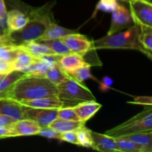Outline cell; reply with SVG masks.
<instances>
[{"label": "cell", "mask_w": 152, "mask_h": 152, "mask_svg": "<svg viewBox=\"0 0 152 152\" xmlns=\"http://www.w3.org/2000/svg\"><path fill=\"white\" fill-rule=\"evenodd\" d=\"M57 86L45 77L28 76L18 80L8 90L0 95L19 102L43 97H58Z\"/></svg>", "instance_id": "obj_1"}, {"label": "cell", "mask_w": 152, "mask_h": 152, "mask_svg": "<svg viewBox=\"0 0 152 152\" xmlns=\"http://www.w3.org/2000/svg\"><path fill=\"white\" fill-rule=\"evenodd\" d=\"M140 26L134 25L123 32L108 35L91 41V50L97 49H132L142 52L151 59L150 54L139 41Z\"/></svg>", "instance_id": "obj_2"}, {"label": "cell", "mask_w": 152, "mask_h": 152, "mask_svg": "<svg viewBox=\"0 0 152 152\" xmlns=\"http://www.w3.org/2000/svg\"><path fill=\"white\" fill-rule=\"evenodd\" d=\"M51 22L48 13L42 10H36L30 15L28 23L22 29L10 33L9 36L16 45L25 42L37 41Z\"/></svg>", "instance_id": "obj_3"}, {"label": "cell", "mask_w": 152, "mask_h": 152, "mask_svg": "<svg viewBox=\"0 0 152 152\" xmlns=\"http://www.w3.org/2000/svg\"><path fill=\"white\" fill-rule=\"evenodd\" d=\"M152 130V108L148 106L127 121L105 132L113 137Z\"/></svg>", "instance_id": "obj_4"}, {"label": "cell", "mask_w": 152, "mask_h": 152, "mask_svg": "<svg viewBox=\"0 0 152 152\" xmlns=\"http://www.w3.org/2000/svg\"><path fill=\"white\" fill-rule=\"evenodd\" d=\"M57 88L59 91L58 97L65 102V106L68 103L75 105L80 102L96 100V98L88 88L71 77L58 85Z\"/></svg>", "instance_id": "obj_5"}, {"label": "cell", "mask_w": 152, "mask_h": 152, "mask_svg": "<svg viewBox=\"0 0 152 152\" xmlns=\"http://www.w3.org/2000/svg\"><path fill=\"white\" fill-rule=\"evenodd\" d=\"M129 4L134 25L152 27V3L146 0H129Z\"/></svg>", "instance_id": "obj_6"}, {"label": "cell", "mask_w": 152, "mask_h": 152, "mask_svg": "<svg viewBox=\"0 0 152 152\" xmlns=\"http://www.w3.org/2000/svg\"><path fill=\"white\" fill-rule=\"evenodd\" d=\"M111 13L112 17L108 35L120 32L122 30L129 28L134 25L130 11L124 5L117 4Z\"/></svg>", "instance_id": "obj_7"}, {"label": "cell", "mask_w": 152, "mask_h": 152, "mask_svg": "<svg viewBox=\"0 0 152 152\" xmlns=\"http://www.w3.org/2000/svg\"><path fill=\"white\" fill-rule=\"evenodd\" d=\"M72 53H78L84 56L91 50V41L86 36L79 33L68 34L59 39Z\"/></svg>", "instance_id": "obj_8"}, {"label": "cell", "mask_w": 152, "mask_h": 152, "mask_svg": "<svg viewBox=\"0 0 152 152\" xmlns=\"http://www.w3.org/2000/svg\"><path fill=\"white\" fill-rule=\"evenodd\" d=\"M58 108H36L26 107L24 111L25 119L34 120L39 126H48L57 118Z\"/></svg>", "instance_id": "obj_9"}, {"label": "cell", "mask_w": 152, "mask_h": 152, "mask_svg": "<svg viewBox=\"0 0 152 152\" xmlns=\"http://www.w3.org/2000/svg\"><path fill=\"white\" fill-rule=\"evenodd\" d=\"M26 106L20 102L6 97H0V114L8 116L16 120L25 119L24 111Z\"/></svg>", "instance_id": "obj_10"}, {"label": "cell", "mask_w": 152, "mask_h": 152, "mask_svg": "<svg viewBox=\"0 0 152 152\" xmlns=\"http://www.w3.org/2000/svg\"><path fill=\"white\" fill-rule=\"evenodd\" d=\"M91 148L102 152H119L114 137L108 134L91 132Z\"/></svg>", "instance_id": "obj_11"}, {"label": "cell", "mask_w": 152, "mask_h": 152, "mask_svg": "<svg viewBox=\"0 0 152 152\" xmlns=\"http://www.w3.org/2000/svg\"><path fill=\"white\" fill-rule=\"evenodd\" d=\"M40 128L41 126L34 120L22 119L16 120L9 127V129H11L16 134V137H19L38 135Z\"/></svg>", "instance_id": "obj_12"}, {"label": "cell", "mask_w": 152, "mask_h": 152, "mask_svg": "<svg viewBox=\"0 0 152 152\" xmlns=\"http://www.w3.org/2000/svg\"><path fill=\"white\" fill-rule=\"evenodd\" d=\"M72 107L80 120L82 122L86 123L100 109L102 105L96 102V100H91L80 102Z\"/></svg>", "instance_id": "obj_13"}, {"label": "cell", "mask_w": 152, "mask_h": 152, "mask_svg": "<svg viewBox=\"0 0 152 152\" xmlns=\"http://www.w3.org/2000/svg\"><path fill=\"white\" fill-rule=\"evenodd\" d=\"M86 63L87 62L85 61L83 56L72 52L62 55L59 62L61 68L68 74H71Z\"/></svg>", "instance_id": "obj_14"}, {"label": "cell", "mask_w": 152, "mask_h": 152, "mask_svg": "<svg viewBox=\"0 0 152 152\" xmlns=\"http://www.w3.org/2000/svg\"><path fill=\"white\" fill-rule=\"evenodd\" d=\"M19 102L26 107L36 108H60L65 106V102L59 99V97H43L19 101Z\"/></svg>", "instance_id": "obj_15"}, {"label": "cell", "mask_w": 152, "mask_h": 152, "mask_svg": "<svg viewBox=\"0 0 152 152\" xmlns=\"http://www.w3.org/2000/svg\"><path fill=\"white\" fill-rule=\"evenodd\" d=\"M17 46L20 50L26 52L27 53L35 58H39L45 55L54 53L47 45H45L42 42H25L17 45Z\"/></svg>", "instance_id": "obj_16"}, {"label": "cell", "mask_w": 152, "mask_h": 152, "mask_svg": "<svg viewBox=\"0 0 152 152\" xmlns=\"http://www.w3.org/2000/svg\"><path fill=\"white\" fill-rule=\"evenodd\" d=\"M29 20L26 16L19 10H12L7 12V30L8 34L22 29Z\"/></svg>", "instance_id": "obj_17"}, {"label": "cell", "mask_w": 152, "mask_h": 152, "mask_svg": "<svg viewBox=\"0 0 152 152\" xmlns=\"http://www.w3.org/2000/svg\"><path fill=\"white\" fill-rule=\"evenodd\" d=\"M74 33H77V31H75V30H71L63 28L62 26H59V25L56 24L55 22H51L48 25L44 34L37 41L41 42L44 41V40L57 39H61L64 36L74 34Z\"/></svg>", "instance_id": "obj_18"}, {"label": "cell", "mask_w": 152, "mask_h": 152, "mask_svg": "<svg viewBox=\"0 0 152 152\" xmlns=\"http://www.w3.org/2000/svg\"><path fill=\"white\" fill-rule=\"evenodd\" d=\"M122 137L124 139L129 140L135 143L140 145L143 147L147 152L152 151V130L146 131V132H137V133L132 134L129 135H124L122 137Z\"/></svg>", "instance_id": "obj_19"}, {"label": "cell", "mask_w": 152, "mask_h": 152, "mask_svg": "<svg viewBox=\"0 0 152 152\" xmlns=\"http://www.w3.org/2000/svg\"><path fill=\"white\" fill-rule=\"evenodd\" d=\"M85 125H86V123L84 122L71 121V120H63V119L57 117L48 126H50L59 134H62L67 132H70V131H77V129Z\"/></svg>", "instance_id": "obj_20"}, {"label": "cell", "mask_w": 152, "mask_h": 152, "mask_svg": "<svg viewBox=\"0 0 152 152\" xmlns=\"http://www.w3.org/2000/svg\"><path fill=\"white\" fill-rule=\"evenodd\" d=\"M37 61V58L33 57L30 54L27 53L26 52L20 50L17 53L15 59L12 62L13 70H17L25 74L28 71V68L35 63Z\"/></svg>", "instance_id": "obj_21"}, {"label": "cell", "mask_w": 152, "mask_h": 152, "mask_svg": "<svg viewBox=\"0 0 152 152\" xmlns=\"http://www.w3.org/2000/svg\"><path fill=\"white\" fill-rule=\"evenodd\" d=\"M70 76L61 68L59 64H56L49 68L45 76V78H47L49 81L56 86L63 83Z\"/></svg>", "instance_id": "obj_22"}, {"label": "cell", "mask_w": 152, "mask_h": 152, "mask_svg": "<svg viewBox=\"0 0 152 152\" xmlns=\"http://www.w3.org/2000/svg\"><path fill=\"white\" fill-rule=\"evenodd\" d=\"M25 73L17 70H13L6 74L0 81V95L8 90L18 80L25 75Z\"/></svg>", "instance_id": "obj_23"}, {"label": "cell", "mask_w": 152, "mask_h": 152, "mask_svg": "<svg viewBox=\"0 0 152 152\" xmlns=\"http://www.w3.org/2000/svg\"><path fill=\"white\" fill-rule=\"evenodd\" d=\"M114 140L119 152H147L143 147L129 140L122 137H114Z\"/></svg>", "instance_id": "obj_24"}, {"label": "cell", "mask_w": 152, "mask_h": 152, "mask_svg": "<svg viewBox=\"0 0 152 152\" xmlns=\"http://www.w3.org/2000/svg\"><path fill=\"white\" fill-rule=\"evenodd\" d=\"M139 41L142 47L152 55V27L140 26Z\"/></svg>", "instance_id": "obj_25"}, {"label": "cell", "mask_w": 152, "mask_h": 152, "mask_svg": "<svg viewBox=\"0 0 152 152\" xmlns=\"http://www.w3.org/2000/svg\"><path fill=\"white\" fill-rule=\"evenodd\" d=\"M77 138L79 141L80 146L85 147V148H91L92 146V136L91 130L86 127V125L82 126L77 131Z\"/></svg>", "instance_id": "obj_26"}, {"label": "cell", "mask_w": 152, "mask_h": 152, "mask_svg": "<svg viewBox=\"0 0 152 152\" xmlns=\"http://www.w3.org/2000/svg\"><path fill=\"white\" fill-rule=\"evenodd\" d=\"M91 64L86 63V65L79 68L78 69H77L68 75L75 80L78 81L79 83H83V82L86 81V80L95 79L91 74Z\"/></svg>", "instance_id": "obj_27"}, {"label": "cell", "mask_w": 152, "mask_h": 152, "mask_svg": "<svg viewBox=\"0 0 152 152\" xmlns=\"http://www.w3.org/2000/svg\"><path fill=\"white\" fill-rule=\"evenodd\" d=\"M41 42L44 43L45 45H47L56 54L65 55L67 54V53H71L69 49L66 47V45L59 39H57L44 40V41Z\"/></svg>", "instance_id": "obj_28"}, {"label": "cell", "mask_w": 152, "mask_h": 152, "mask_svg": "<svg viewBox=\"0 0 152 152\" xmlns=\"http://www.w3.org/2000/svg\"><path fill=\"white\" fill-rule=\"evenodd\" d=\"M20 49L16 45H0V59L13 62Z\"/></svg>", "instance_id": "obj_29"}, {"label": "cell", "mask_w": 152, "mask_h": 152, "mask_svg": "<svg viewBox=\"0 0 152 152\" xmlns=\"http://www.w3.org/2000/svg\"><path fill=\"white\" fill-rule=\"evenodd\" d=\"M57 117L71 121H81L72 106H65L58 108Z\"/></svg>", "instance_id": "obj_30"}, {"label": "cell", "mask_w": 152, "mask_h": 152, "mask_svg": "<svg viewBox=\"0 0 152 152\" xmlns=\"http://www.w3.org/2000/svg\"><path fill=\"white\" fill-rule=\"evenodd\" d=\"M117 4V0H99L96 9L105 12H112Z\"/></svg>", "instance_id": "obj_31"}, {"label": "cell", "mask_w": 152, "mask_h": 152, "mask_svg": "<svg viewBox=\"0 0 152 152\" xmlns=\"http://www.w3.org/2000/svg\"><path fill=\"white\" fill-rule=\"evenodd\" d=\"M38 135L44 137L50 138V139L59 140V137H60V134L53 130L50 126H43V127L40 128Z\"/></svg>", "instance_id": "obj_32"}, {"label": "cell", "mask_w": 152, "mask_h": 152, "mask_svg": "<svg viewBox=\"0 0 152 152\" xmlns=\"http://www.w3.org/2000/svg\"><path fill=\"white\" fill-rule=\"evenodd\" d=\"M59 140L62 141H65V142H70V143L75 144V145H79V141L76 131H70V132H65V133L60 134Z\"/></svg>", "instance_id": "obj_33"}, {"label": "cell", "mask_w": 152, "mask_h": 152, "mask_svg": "<svg viewBox=\"0 0 152 152\" xmlns=\"http://www.w3.org/2000/svg\"><path fill=\"white\" fill-rule=\"evenodd\" d=\"M128 103L151 106L152 98L151 96H137V97L134 98L133 101H129V102H128Z\"/></svg>", "instance_id": "obj_34"}, {"label": "cell", "mask_w": 152, "mask_h": 152, "mask_svg": "<svg viewBox=\"0 0 152 152\" xmlns=\"http://www.w3.org/2000/svg\"><path fill=\"white\" fill-rule=\"evenodd\" d=\"M12 71H13V68L11 62L0 59V73L1 74H8Z\"/></svg>", "instance_id": "obj_35"}, {"label": "cell", "mask_w": 152, "mask_h": 152, "mask_svg": "<svg viewBox=\"0 0 152 152\" xmlns=\"http://www.w3.org/2000/svg\"><path fill=\"white\" fill-rule=\"evenodd\" d=\"M113 80L111 78L108 77H105L102 78V80H101V82L99 83V89H100L102 91H106L107 90H108L109 88H111V86H112Z\"/></svg>", "instance_id": "obj_36"}, {"label": "cell", "mask_w": 152, "mask_h": 152, "mask_svg": "<svg viewBox=\"0 0 152 152\" xmlns=\"http://www.w3.org/2000/svg\"><path fill=\"white\" fill-rule=\"evenodd\" d=\"M16 121V120H15V119L11 118L8 116L0 114V127L9 128Z\"/></svg>", "instance_id": "obj_37"}, {"label": "cell", "mask_w": 152, "mask_h": 152, "mask_svg": "<svg viewBox=\"0 0 152 152\" xmlns=\"http://www.w3.org/2000/svg\"><path fill=\"white\" fill-rule=\"evenodd\" d=\"M16 137V134L10 129L6 127H0V139L13 137Z\"/></svg>", "instance_id": "obj_38"}, {"label": "cell", "mask_w": 152, "mask_h": 152, "mask_svg": "<svg viewBox=\"0 0 152 152\" xmlns=\"http://www.w3.org/2000/svg\"><path fill=\"white\" fill-rule=\"evenodd\" d=\"M6 21H7V13H0V30L7 32Z\"/></svg>", "instance_id": "obj_39"}, {"label": "cell", "mask_w": 152, "mask_h": 152, "mask_svg": "<svg viewBox=\"0 0 152 152\" xmlns=\"http://www.w3.org/2000/svg\"><path fill=\"white\" fill-rule=\"evenodd\" d=\"M11 45L14 44L10 39L9 34L2 36V37H0V45Z\"/></svg>", "instance_id": "obj_40"}, {"label": "cell", "mask_w": 152, "mask_h": 152, "mask_svg": "<svg viewBox=\"0 0 152 152\" xmlns=\"http://www.w3.org/2000/svg\"><path fill=\"white\" fill-rule=\"evenodd\" d=\"M7 8H6L4 0H0V13H7Z\"/></svg>", "instance_id": "obj_41"}, {"label": "cell", "mask_w": 152, "mask_h": 152, "mask_svg": "<svg viewBox=\"0 0 152 152\" xmlns=\"http://www.w3.org/2000/svg\"><path fill=\"white\" fill-rule=\"evenodd\" d=\"M6 34H8V33L4 31H2V30H0V37H2V36L6 35Z\"/></svg>", "instance_id": "obj_42"}, {"label": "cell", "mask_w": 152, "mask_h": 152, "mask_svg": "<svg viewBox=\"0 0 152 152\" xmlns=\"http://www.w3.org/2000/svg\"><path fill=\"white\" fill-rule=\"evenodd\" d=\"M4 75H5V74H1V73H0V81H1V79H2L3 77H4Z\"/></svg>", "instance_id": "obj_43"}, {"label": "cell", "mask_w": 152, "mask_h": 152, "mask_svg": "<svg viewBox=\"0 0 152 152\" xmlns=\"http://www.w3.org/2000/svg\"><path fill=\"white\" fill-rule=\"evenodd\" d=\"M120 1H126V2H129V0H120Z\"/></svg>", "instance_id": "obj_44"}, {"label": "cell", "mask_w": 152, "mask_h": 152, "mask_svg": "<svg viewBox=\"0 0 152 152\" xmlns=\"http://www.w3.org/2000/svg\"><path fill=\"white\" fill-rule=\"evenodd\" d=\"M146 1H148V2H151V3L152 2V0H146Z\"/></svg>", "instance_id": "obj_45"}]
</instances>
